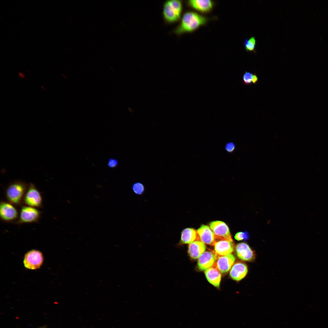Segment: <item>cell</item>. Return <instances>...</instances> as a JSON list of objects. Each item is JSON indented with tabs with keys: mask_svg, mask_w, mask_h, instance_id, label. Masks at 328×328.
I'll return each mask as SVG.
<instances>
[{
	"mask_svg": "<svg viewBox=\"0 0 328 328\" xmlns=\"http://www.w3.org/2000/svg\"><path fill=\"white\" fill-rule=\"evenodd\" d=\"M210 227L217 240H227L233 241L228 227L224 222L220 221L211 222Z\"/></svg>",
	"mask_w": 328,
	"mask_h": 328,
	"instance_id": "6",
	"label": "cell"
},
{
	"mask_svg": "<svg viewBox=\"0 0 328 328\" xmlns=\"http://www.w3.org/2000/svg\"><path fill=\"white\" fill-rule=\"evenodd\" d=\"M236 252L237 257L243 261H250L255 258V253L245 243L238 244L236 247Z\"/></svg>",
	"mask_w": 328,
	"mask_h": 328,
	"instance_id": "13",
	"label": "cell"
},
{
	"mask_svg": "<svg viewBox=\"0 0 328 328\" xmlns=\"http://www.w3.org/2000/svg\"><path fill=\"white\" fill-rule=\"evenodd\" d=\"M18 212L16 208L10 203L1 202L0 216L2 220L7 222L14 220L18 217Z\"/></svg>",
	"mask_w": 328,
	"mask_h": 328,
	"instance_id": "9",
	"label": "cell"
},
{
	"mask_svg": "<svg viewBox=\"0 0 328 328\" xmlns=\"http://www.w3.org/2000/svg\"><path fill=\"white\" fill-rule=\"evenodd\" d=\"M28 186L25 183L17 181L10 183L5 192L8 200L12 204L18 205L23 200Z\"/></svg>",
	"mask_w": 328,
	"mask_h": 328,
	"instance_id": "3",
	"label": "cell"
},
{
	"mask_svg": "<svg viewBox=\"0 0 328 328\" xmlns=\"http://www.w3.org/2000/svg\"><path fill=\"white\" fill-rule=\"evenodd\" d=\"M258 78L256 73H253L252 80V83L254 84H256L258 82Z\"/></svg>",
	"mask_w": 328,
	"mask_h": 328,
	"instance_id": "25",
	"label": "cell"
},
{
	"mask_svg": "<svg viewBox=\"0 0 328 328\" xmlns=\"http://www.w3.org/2000/svg\"><path fill=\"white\" fill-rule=\"evenodd\" d=\"M225 149L229 153H232L235 150L236 145L233 142H229L226 144L225 146Z\"/></svg>",
	"mask_w": 328,
	"mask_h": 328,
	"instance_id": "23",
	"label": "cell"
},
{
	"mask_svg": "<svg viewBox=\"0 0 328 328\" xmlns=\"http://www.w3.org/2000/svg\"><path fill=\"white\" fill-rule=\"evenodd\" d=\"M208 281L215 287L219 288L221 278L220 272L215 267L212 266L204 271Z\"/></svg>",
	"mask_w": 328,
	"mask_h": 328,
	"instance_id": "18",
	"label": "cell"
},
{
	"mask_svg": "<svg viewBox=\"0 0 328 328\" xmlns=\"http://www.w3.org/2000/svg\"><path fill=\"white\" fill-rule=\"evenodd\" d=\"M44 257L39 251L32 249L28 251L24 256L23 263L24 267L30 270L39 268L43 264Z\"/></svg>",
	"mask_w": 328,
	"mask_h": 328,
	"instance_id": "4",
	"label": "cell"
},
{
	"mask_svg": "<svg viewBox=\"0 0 328 328\" xmlns=\"http://www.w3.org/2000/svg\"><path fill=\"white\" fill-rule=\"evenodd\" d=\"M217 257L215 253L206 251L199 257L198 260L199 269L202 271H205L212 267L214 264Z\"/></svg>",
	"mask_w": 328,
	"mask_h": 328,
	"instance_id": "10",
	"label": "cell"
},
{
	"mask_svg": "<svg viewBox=\"0 0 328 328\" xmlns=\"http://www.w3.org/2000/svg\"><path fill=\"white\" fill-rule=\"evenodd\" d=\"M23 201L24 203L33 207H40L42 203L41 194L34 184L30 183L24 196Z\"/></svg>",
	"mask_w": 328,
	"mask_h": 328,
	"instance_id": "5",
	"label": "cell"
},
{
	"mask_svg": "<svg viewBox=\"0 0 328 328\" xmlns=\"http://www.w3.org/2000/svg\"><path fill=\"white\" fill-rule=\"evenodd\" d=\"M248 272L247 265L242 262L238 261L232 266L230 272V275L233 280L239 281L244 278Z\"/></svg>",
	"mask_w": 328,
	"mask_h": 328,
	"instance_id": "14",
	"label": "cell"
},
{
	"mask_svg": "<svg viewBox=\"0 0 328 328\" xmlns=\"http://www.w3.org/2000/svg\"><path fill=\"white\" fill-rule=\"evenodd\" d=\"M40 214L39 211L34 207L23 206L21 209L19 218L16 223L20 224L36 222L39 220Z\"/></svg>",
	"mask_w": 328,
	"mask_h": 328,
	"instance_id": "7",
	"label": "cell"
},
{
	"mask_svg": "<svg viewBox=\"0 0 328 328\" xmlns=\"http://www.w3.org/2000/svg\"><path fill=\"white\" fill-rule=\"evenodd\" d=\"M249 237V235L248 232L245 231L244 232H240L237 233L235 236V239L238 241L244 240H247Z\"/></svg>",
	"mask_w": 328,
	"mask_h": 328,
	"instance_id": "22",
	"label": "cell"
},
{
	"mask_svg": "<svg viewBox=\"0 0 328 328\" xmlns=\"http://www.w3.org/2000/svg\"><path fill=\"white\" fill-rule=\"evenodd\" d=\"M197 231L200 241L204 244L214 246L216 239L210 227L203 224Z\"/></svg>",
	"mask_w": 328,
	"mask_h": 328,
	"instance_id": "12",
	"label": "cell"
},
{
	"mask_svg": "<svg viewBox=\"0 0 328 328\" xmlns=\"http://www.w3.org/2000/svg\"><path fill=\"white\" fill-rule=\"evenodd\" d=\"M196 241H200L197 231L195 229L186 228L181 232L180 244H190Z\"/></svg>",
	"mask_w": 328,
	"mask_h": 328,
	"instance_id": "16",
	"label": "cell"
},
{
	"mask_svg": "<svg viewBox=\"0 0 328 328\" xmlns=\"http://www.w3.org/2000/svg\"><path fill=\"white\" fill-rule=\"evenodd\" d=\"M253 73L249 71H246L243 77L242 82L244 85L248 86L251 84Z\"/></svg>",
	"mask_w": 328,
	"mask_h": 328,
	"instance_id": "21",
	"label": "cell"
},
{
	"mask_svg": "<svg viewBox=\"0 0 328 328\" xmlns=\"http://www.w3.org/2000/svg\"><path fill=\"white\" fill-rule=\"evenodd\" d=\"M118 165V161L114 159L110 158L108 161V166L109 167L111 168H115Z\"/></svg>",
	"mask_w": 328,
	"mask_h": 328,
	"instance_id": "24",
	"label": "cell"
},
{
	"mask_svg": "<svg viewBox=\"0 0 328 328\" xmlns=\"http://www.w3.org/2000/svg\"><path fill=\"white\" fill-rule=\"evenodd\" d=\"M132 189L134 193L137 195H141L144 193L145 190L144 185L140 182H136L132 186Z\"/></svg>",
	"mask_w": 328,
	"mask_h": 328,
	"instance_id": "20",
	"label": "cell"
},
{
	"mask_svg": "<svg viewBox=\"0 0 328 328\" xmlns=\"http://www.w3.org/2000/svg\"><path fill=\"white\" fill-rule=\"evenodd\" d=\"M235 260V258L230 253L226 255L217 256L215 262L212 266L216 268L220 273H227L231 269Z\"/></svg>",
	"mask_w": 328,
	"mask_h": 328,
	"instance_id": "8",
	"label": "cell"
},
{
	"mask_svg": "<svg viewBox=\"0 0 328 328\" xmlns=\"http://www.w3.org/2000/svg\"><path fill=\"white\" fill-rule=\"evenodd\" d=\"M183 5L181 1L169 0L164 4L162 15L166 22L172 23L179 21L181 18Z\"/></svg>",
	"mask_w": 328,
	"mask_h": 328,
	"instance_id": "2",
	"label": "cell"
},
{
	"mask_svg": "<svg viewBox=\"0 0 328 328\" xmlns=\"http://www.w3.org/2000/svg\"><path fill=\"white\" fill-rule=\"evenodd\" d=\"M206 249L205 244L200 241H196L190 244L188 252L192 258L196 259L204 252Z\"/></svg>",
	"mask_w": 328,
	"mask_h": 328,
	"instance_id": "17",
	"label": "cell"
},
{
	"mask_svg": "<svg viewBox=\"0 0 328 328\" xmlns=\"http://www.w3.org/2000/svg\"><path fill=\"white\" fill-rule=\"evenodd\" d=\"M188 5L194 9L200 12H209L212 9L213 2L210 0H190L188 1Z\"/></svg>",
	"mask_w": 328,
	"mask_h": 328,
	"instance_id": "15",
	"label": "cell"
},
{
	"mask_svg": "<svg viewBox=\"0 0 328 328\" xmlns=\"http://www.w3.org/2000/svg\"><path fill=\"white\" fill-rule=\"evenodd\" d=\"M215 252L218 256H224L233 252L234 245L233 241L227 240H217L214 245Z\"/></svg>",
	"mask_w": 328,
	"mask_h": 328,
	"instance_id": "11",
	"label": "cell"
},
{
	"mask_svg": "<svg viewBox=\"0 0 328 328\" xmlns=\"http://www.w3.org/2000/svg\"><path fill=\"white\" fill-rule=\"evenodd\" d=\"M207 21L206 18L196 12H187L183 14L174 32L178 35L192 32L205 24Z\"/></svg>",
	"mask_w": 328,
	"mask_h": 328,
	"instance_id": "1",
	"label": "cell"
},
{
	"mask_svg": "<svg viewBox=\"0 0 328 328\" xmlns=\"http://www.w3.org/2000/svg\"><path fill=\"white\" fill-rule=\"evenodd\" d=\"M243 45L246 51L256 53V40L255 37L251 36L249 38H246Z\"/></svg>",
	"mask_w": 328,
	"mask_h": 328,
	"instance_id": "19",
	"label": "cell"
}]
</instances>
